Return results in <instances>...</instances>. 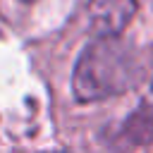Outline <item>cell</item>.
Wrapping results in <instances>:
<instances>
[{
  "label": "cell",
  "mask_w": 153,
  "mask_h": 153,
  "mask_svg": "<svg viewBox=\"0 0 153 153\" xmlns=\"http://www.w3.org/2000/svg\"><path fill=\"white\" fill-rule=\"evenodd\" d=\"M141 79V65L131 48L117 38H98L91 43L74 69V96L84 103L103 100L131 88Z\"/></svg>",
  "instance_id": "6da1fadb"
},
{
  "label": "cell",
  "mask_w": 153,
  "mask_h": 153,
  "mask_svg": "<svg viewBox=\"0 0 153 153\" xmlns=\"http://www.w3.org/2000/svg\"><path fill=\"white\" fill-rule=\"evenodd\" d=\"M136 14V0H88V29L98 38H115Z\"/></svg>",
  "instance_id": "7a4b0ae2"
},
{
  "label": "cell",
  "mask_w": 153,
  "mask_h": 153,
  "mask_svg": "<svg viewBox=\"0 0 153 153\" xmlns=\"http://www.w3.org/2000/svg\"><path fill=\"white\" fill-rule=\"evenodd\" d=\"M127 134L134 141H151L153 139V110L136 112L127 124Z\"/></svg>",
  "instance_id": "3957f363"
},
{
  "label": "cell",
  "mask_w": 153,
  "mask_h": 153,
  "mask_svg": "<svg viewBox=\"0 0 153 153\" xmlns=\"http://www.w3.org/2000/svg\"><path fill=\"white\" fill-rule=\"evenodd\" d=\"M24 2H29V0H24Z\"/></svg>",
  "instance_id": "277c9868"
}]
</instances>
